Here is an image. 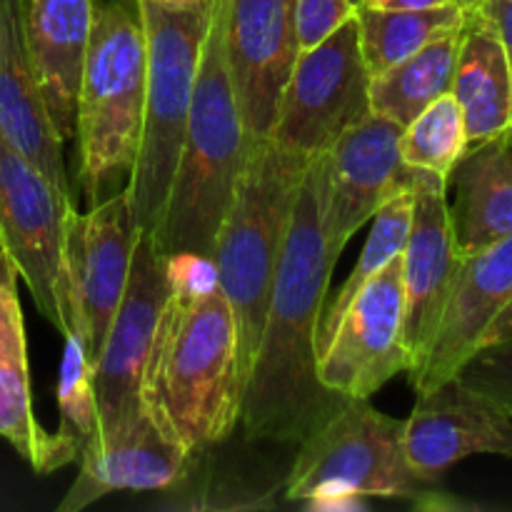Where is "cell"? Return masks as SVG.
Masks as SVG:
<instances>
[{
  "mask_svg": "<svg viewBox=\"0 0 512 512\" xmlns=\"http://www.w3.org/2000/svg\"><path fill=\"white\" fill-rule=\"evenodd\" d=\"M225 58L250 143L270 138L298 60L293 0H220Z\"/></svg>",
  "mask_w": 512,
  "mask_h": 512,
  "instance_id": "14",
  "label": "cell"
},
{
  "mask_svg": "<svg viewBox=\"0 0 512 512\" xmlns=\"http://www.w3.org/2000/svg\"><path fill=\"white\" fill-rule=\"evenodd\" d=\"M0 133L75 200L63 140L55 133L25 43L18 0H0Z\"/></svg>",
  "mask_w": 512,
  "mask_h": 512,
  "instance_id": "21",
  "label": "cell"
},
{
  "mask_svg": "<svg viewBox=\"0 0 512 512\" xmlns=\"http://www.w3.org/2000/svg\"><path fill=\"white\" fill-rule=\"evenodd\" d=\"M248 148L225 58L223 3L213 0L183 148L160 223L150 233L165 255L213 258L215 238L233 203Z\"/></svg>",
  "mask_w": 512,
  "mask_h": 512,
  "instance_id": "3",
  "label": "cell"
},
{
  "mask_svg": "<svg viewBox=\"0 0 512 512\" xmlns=\"http://www.w3.org/2000/svg\"><path fill=\"white\" fill-rule=\"evenodd\" d=\"M103 0H18L35 78L58 138H75L80 63Z\"/></svg>",
  "mask_w": 512,
  "mask_h": 512,
  "instance_id": "19",
  "label": "cell"
},
{
  "mask_svg": "<svg viewBox=\"0 0 512 512\" xmlns=\"http://www.w3.org/2000/svg\"><path fill=\"white\" fill-rule=\"evenodd\" d=\"M450 93L468 130V150L505 133L512 115V75L503 43L480 8L465 10Z\"/></svg>",
  "mask_w": 512,
  "mask_h": 512,
  "instance_id": "23",
  "label": "cell"
},
{
  "mask_svg": "<svg viewBox=\"0 0 512 512\" xmlns=\"http://www.w3.org/2000/svg\"><path fill=\"white\" fill-rule=\"evenodd\" d=\"M453 3L458 5V8H463V10H475V8H480L485 0H453Z\"/></svg>",
  "mask_w": 512,
  "mask_h": 512,
  "instance_id": "33",
  "label": "cell"
},
{
  "mask_svg": "<svg viewBox=\"0 0 512 512\" xmlns=\"http://www.w3.org/2000/svg\"><path fill=\"white\" fill-rule=\"evenodd\" d=\"M285 480V498L338 508L358 498H393L418 508H458L440 480L413 470L405 455V420L370 398H345L305 440Z\"/></svg>",
  "mask_w": 512,
  "mask_h": 512,
  "instance_id": "5",
  "label": "cell"
},
{
  "mask_svg": "<svg viewBox=\"0 0 512 512\" xmlns=\"http://www.w3.org/2000/svg\"><path fill=\"white\" fill-rule=\"evenodd\" d=\"M0 438L40 475L75 463L63 440L40 425L33 410L18 270L0 250Z\"/></svg>",
  "mask_w": 512,
  "mask_h": 512,
  "instance_id": "20",
  "label": "cell"
},
{
  "mask_svg": "<svg viewBox=\"0 0 512 512\" xmlns=\"http://www.w3.org/2000/svg\"><path fill=\"white\" fill-rule=\"evenodd\" d=\"M308 163L270 138L250 143L233 203L215 238V273L233 310L245 383L258 353L270 290Z\"/></svg>",
  "mask_w": 512,
  "mask_h": 512,
  "instance_id": "4",
  "label": "cell"
},
{
  "mask_svg": "<svg viewBox=\"0 0 512 512\" xmlns=\"http://www.w3.org/2000/svg\"><path fill=\"white\" fill-rule=\"evenodd\" d=\"M400 130L403 125L370 110L328 150L323 228L335 258L385 200L418 183L420 170L400 155Z\"/></svg>",
  "mask_w": 512,
  "mask_h": 512,
  "instance_id": "13",
  "label": "cell"
},
{
  "mask_svg": "<svg viewBox=\"0 0 512 512\" xmlns=\"http://www.w3.org/2000/svg\"><path fill=\"white\" fill-rule=\"evenodd\" d=\"M403 315V263L398 255L343 310L318 358L320 383L343 398H373L388 380L408 373Z\"/></svg>",
  "mask_w": 512,
  "mask_h": 512,
  "instance_id": "11",
  "label": "cell"
},
{
  "mask_svg": "<svg viewBox=\"0 0 512 512\" xmlns=\"http://www.w3.org/2000/svg\"><path fill=\"white\" fill-rule=\"evenodd\" d=\"M63 360L58 380L60 425L55 430L65 448L80 458L85 445L98 435V400H95V370L80 335H63Z\"/></svg>",
  "mask_w": 512,
  "mask_h": 512,
  "instance_id": "28",
  "label": "cell"
},
{
  "mask_svg": "<svg viewBox=\"0 0 512 512\" xmlns=\"http://www.w3.org/2000/svg\"><path fill=\"white\" fill-rule=\"evenodd\" d=\"M193 455L170 443L148 413L98 433L78 458V478L58 512H80L118 490H168L188 475Z\"/></svg>",
  "mask_w": 512,
  "mask_h": 512,
  "instance_id": "17",
  "label": "cell"
},
{
  "mask_svg": "<svg viewBox=\"0 0 512 512\" xmlns=\"http://www.w3.org/2000/svg\"><path fill=\"white\" fill-rule=\"evenodd\" d=\"M512 300V238L463 255L448 305L423 368L410 378L415 393L453 378L480 348L485 330Z\"/></svg>",
  "mask_w": 512,
  "mask_h": 512,
  "instance_id": "18",
  "label": "cell"
},
{
  "mask_svg": "<svg viewBox=\"0 0 512 512\" xmlns=\"http://www.w3.org/2000/svg\"><path fill=\"white\" fill-rule=\"evenodd\" d=\"M413 203L415 188H405L400 190V193H395L393 198L385 200L378 208V213L373 215V230H370L368 240H365L363 253H360L353 273H350L348 280L340 285L333 303H330L328 308H323V318H320L318 325V340H315L318 358L323 355V350L328 348L340 315L348 308L350 300L358 295V290L363 288L373 275H378L390 260L403 255L405 243H408L410 220H413Z\"/></svg>",
  "mask_w": 512,
  "mask_h": 512,
  "instance_id": "26",
  "label": "cell"
},
{
  "mask_svg": "<svg viewBox=\"0 0 512 512\" xmlns=\"http://www.w3.org/2000/svg\"><path fill=\"white\" fill-rule=\"evenodd\" d=\"M460 258L463 255L450 223L448 180L420 173L415 183L408 243L400 255L405 293L403 343L410 355L408 378H413L428 358L453 290Z\"/></svg>",
  "mask_w": 512,
  "mask_h": 512,
  "instance_id": "15",
  "label": "cell"
},
{
  "mask_svg": "<svg viewBox=\"0 0 512 512\" xmlns=\"http://www.w3.org/2000/svg\"><path fill=\"white\" fill-rule=\"evenodd\" d=\"M465 153H468V130H465L463 110L453 93L440 95L400 130L403 163L420 173L450 180V173Z\"/></svg>",
  "mask_w": 512,
  "mask_h": 512,
  "instance_id": "27",
  "label": "cell"
},
{
  "mask_svg": "<svg viewBox=\"0 0 512 512\" xmlns=\"http://www.w3.org/2000/svg\"><path fill=\"white\" fill-rule=\"evenodd\" d=\"M463 18L465 10L455 3L430 10H378L360 5L355 23L365 70L370 78L383 75L430 40L458 30Z\"/></svg>",
  "mask_w": 512,
  "mask_h": 512,
  "instance_id": "25",
  "label": "cell"
},
{
  "mask_svg": "<svg viewBox=\"0 0 512 512\" xmlns=\"http://www.w3.org/2000/svg\"><path fill=\"white\" fill-rule=\"evenodd\" d=\"M455 375L512 415V338L478 348Z\"/></svg>",
  "mask_w": 512,
  "mask_h": 512,
  "instance_id": "29",
  "label": "cell"
},
{
  "mask_svg": "<svg viewBox=\"0 0 512 512\" xmlns=\"http://www.w3.org/2000/svg\"><path fill=\"white\" fill-rule=\"evenodd\" d=\"M405 455L428 480L473 455L512 458V415L453 375L418 395L405 420Z\"/></svg>",
  "mask_w": 512,
  "mask_h": 512,
  "instance_id": "16",
  "label": "cell"
},
{
  "mask_svg": "<svg viewBox=\"0 0 512 512\" xmlns=\"http://www.w3.org/2000/svg\"><path fill=\"white\" fill-rule=\"evenodd\" d=\"M480 10H483L485 18L493 23L500 43H503L505 58H508L512 75V0H485V3L480 5Z\"/></svg>",
  "mask_w": 512,
  "mask_h": 512,
  "instance_id": "30",
  "label": "cell"
},
{
  "mask_svg": "<svg viewBox=\"0 0 512 512\" xmlns=\"http://www.w3.org/2000/svg\"><path fill=\"white\" fill-rule=\"evenodd\" d=\"M138 238L140 228L125 190L93 203L88 213L73 208L65 223L70 303L93 365L125 295Z\"/></svg>",
  "mask_w": 512,
  "mask_h": 512,
  "instance_id": "10",
  "label": "cell"
},
{
  "mask_svg": "<svg viewBox=\"0 0 512 512\" xmlns=\"http://www.w3.org/2000/svg\"><path fill=\"white\" fill-rule=\"evenodd\" d=\"M370 113V75L360 55L358 23L350 18L318 48L300 53L280 95L270 140L313 160Z\"/></svg>",
  "mask_w": 512,
  "mask_h": 512,
  "instance_id": "9",
  "label": "cell"
},
{
  "mask_svg": "<svg viewBox=\"0 0 512 512\" xmlns=\"http://www.w3.org/2000/svg\"><path fill=\"white\" fill-rule=\"evenodd\" d=\"M73 208L78 200L0 133V250L60 335H80L65 273V223Z\"/></svg>",
  "mask_w": 512,
  "mask_h": 512,
  "instance_id": "8",
  "label": "cell"
},
{
  "mask_svg": "<svg viewBox=\"0 0 512 512\" xmlns=\"http://www.w3.org/2000/svg\"><path fill=\"white\" fill-rule=\"evenodd\" d=\"M158 3H170V5H185V3H198V0H158Z\"/></svg>",
  "mask_w": 512,
  "mask_h": 512,
  "instance_id": "34",
  "label": "cell"
},
{
  "mask_svg": "<svg viewBox=\"0 0 512 512\" xmlns=\"http://www.w3.org/2000/svg\"><path fill=\"white\" fill-rule=\"evenodd\" d=\"M168 285V255L155 245L153 235L140 233L125 295L93 365L98 433L118 428L143 413L140 378L168 298Z\"/></svg>",
  "mask_w": 512,
  "mask_h": 512,
  "instance_id": "12",
  "label": "cell"
},
{
  "mask_svg": "<svg viewBox=\"0 0 512 512\" xmlns=\"http://www.w3.org/2000/svg\"><path fill=\"white\" fill-rule=\"evenodd\" d=\"M138 5L148 45V83L138 155L125 195L140 233H153L183 148L213 0L185 5L138 0Z\"/></svg>",
  "mask_w": 512,
  "mask_h": 512,
  "instance_id": "7",
  "label": "cell"
},
{
  "mask_svg": "<svg viewBox=\"0 0 512 512\" xmlns=\"http://www.w3.org/2000/svg\"><path fill=\"white\" fill-rule=\"evenodd\" d=\"M453 0H363V8L378 10H430L450 5Z\"/></svg>",
  "mask_w": 512,
  "mask_h": 512,
  "instance_id": "31",
  "label": "cell"
},
{
  "mask_svg": "<svg viewBox=\"0 0 512 512\" xmlns=\"http://www.w3.org/2000/svg\"><path fill=\"white\" fill-rule=\"evenodd\" d=\"M168 283L140 403L170 443L195 455L240 425L245 380L238 330L213 258L168 255Z\"/></svg>",
  "mask_w": 512,
  "mask_h": 512,
  "instance_id": "2",
  "label": "cell"
},
{
  "mask_svg": "<svg viewBox=\"0 0 512 512\" xmlns=\"http://www.w3.org/2000/svg\"><path fill=\"white\" fill-rule=\"evenodd\" d=\"M325 178L328 153L308 163L290 215L240 405V425L248 440L300 443L345 400L320 383L315 350L330 275L338 263L323 228Z\"/></svg>",
  "mask_w": 512,
  "mask_h": 512,
  "instance_id": "1",
  "label": "cell"
},
{
  "mask_svg": "<svg viewBox=\"0 0 512 512\" xmlns=\"http://www.w3.org/2000/svg\"><path fill=\"white\" fill-rule=\"evenodd\" d=\"M148 45L138 0L100 3L75 95L80 185L93 198L115 175H128L143 128Z\"/></svg>",
  "mask_w": 512,
  "mask_h": 512,
  "instance_id": "6",
  "label": "cell"
},
{
  "mask_svg": "<svg viewBox=\"0 0 512 512\" xmlns=\"http://www.w3.org/2000/svg\"><path fill=\"white\" fill-rule=\"evenodd\" d=\"M512 338V300L503 308V313L490 323V328L485 330L483 340H480V348L490 343H500V340Z\"/></svg>",
  "mask_w": 512,
  "mask_h": 512,
  "instance_id": "32",
  "label": "cell"
},
{
  "mask_svg": "<svg viewBox=\"0 0 512 512\" xmlns=\"http://www.w3.org/2000/svg\"><path fill=\"white\" fill-rule=\"evenodd\" d=\"M505 138H508L510 140V143H512V115H510V120H508V128H505Z\"/></svg>",
  "mask_w": 512,
  "mask_h": 512,
  "instance_id": "35",
  "label": "cell"
},
{
  "mask_svg": "<svg viewBox=\"0 0 512 512\" xmlns=\"http://www.w3.org/2000/svg\"><path fill=\"white\" fill-rule=\"evenodd\" d=\"M460 28L430 40L403 63L370 78V110L405 128L420 110L428 108L440 95L450 93Z\"/></svg>",
  "mask_w": 512,
  "mask_h": 512,
  "instance_id": "24",
  "label": "cell"
},
{
  "mask_svg": "<svg viewBox=\"0 0 512 512\" xmlns=\"http://www.w3.org/2000/svg\"><path fill=\"white\" fill-rule=\"evenodd\" d=\"M450 205L460 255H473L512 238V143L505 135L475 145L450 173Z\"/></svg>",
  "mask_w": 512,
  "mask_h": 512,
  "instance_id": "22",
  "label": "cell"
}]
</instances>
